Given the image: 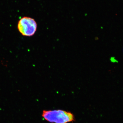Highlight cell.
<instances>
[{
	"instance_id": "7a4b0ae2",
	"label": "cell",
	"mask_w": 123,
	"mask_h": 123,
	"mask_svg": "<svg viewBox=\"0 0 123 123\" xmlns=\"http://www.w3.org/2000/svg\"><path fill=\"white\" fill-rule=\"evenodd\" d=\"M37 25L35 20L33 18L24 17L18 21L17 28L18 31L23 36L31 37L37 31Z\"/></svg>"
},
{
	"instance_id": "6da1fadb",
	"label": "cell",
	"mask_w": 123,
	"mask_h": 123,
	"mask_svg": "<svg viewBox=\"0 0 123 123\" xmlns=\"http://www.w3.org/2000/svg\"><path fill=\"white\" fill-rule=\"evenodd\" d=\"M42 116L46 121L52 123H67L75 121L71 112L60 110L43 111Z\"/></svg>"
}]
</instances>
